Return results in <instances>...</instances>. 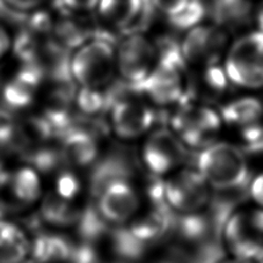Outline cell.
<instances>
[{
	"label": "cell",
	"instance_id": "1",
	"mask_svg": "<svg viewBox=\"0 0 263 263\" xmlns=\"http://www.w3.org/2000/svg\"><path fill=\"white\" fill-rule=\"evenodd\" d=\"M116 71V49L110 37L104 35L77 45L69 60V74L80 88H107Z\"/></svg>",
	"mask_w": 263,
	"mask_h": 263
},
{
	"label": "cell",
	"instance_id": "2",
	"mask_svg": "<svg viewBox=\"0 0 263 263\" xmlns=\"http://www.w3.org/2000/svg\"><path fill=\"white\" fill-rule=\"evenodd\" d=\"M197 171L215 190H235L245 185L249 168L243 151L226 142H215L202 148L197 158Z\"/></svg>",
	"mask_w": 263,
	"mask_h": 263
},
{
	"label": "cell",
	"instance_id": "3",
	"mask_svg": "<svg viewBox=\"0 0 263 263\" xmlns=\"http://www.w3.org/2000/svg\"><path fill=\"white\" fill-rule=\"evenodd\" d=\"M223 237L232 257L263 263V209L255 206L233 212L225 220Z\"/></svg>",
	"mask_w": 263,
	"mask_h": 263
},
{
	"label": "cell",
	"instance_id": "4",
	"mask_svg": "<svg viewBox=\"0 0 263 263\" xmlns=\"http://www.w3.org/2000/svg\"><path fill=\"white\" fill-rule=\"evenodd\" d=\"M212 188L197 170L182 168L167 175L161 197L171 210L183 216L196 215L209 205Z\"/></svg>",
	"mask_w": 263,
	"mask_h": 263
},
{
	"label": "cell",
	"instance_id": "5",
	"mask_svg": "<svg viewBox=\"0 0 263 263\" xmlns=\"http://www.w3.org/2000/svg\"><path fill=\"white\" fill-rule=\"evenodd\" d=\"M225 72L238 87L263 88V31H252L235 41L226 55Z\"/></svg>",
	"mask_w": 263,
	"mask_h": 263
},
{
	"label": "cell",
	"instance_id": "6",
	"mask_svg": "<svg viewBox=\"0 0 263 263\" xmlns=\"http://www.w3.org/2000/svg\"><path fill=\"white\" fill-rule=\"evenodd\" d=\"M173 131L185 146L202 148L216 142L221 124V117L212 108L189 101L179 104L172 120Z\"/></svg>",
	"mask_w": 263,
	"mask_h": 263
},
{
	"label": "cell",
	"instance_id": "7",
	"mask_svg": "<svg viewBox=\"0 0 263 263\" xmlns=\"http://www.w3.org/2000/svg\"><path fill=\"white\" fill-rule=\"evenodd\" d=\"M187 158V146L173 130L161 128L149 134L142 147V160L149 173L167 176L180 170Z\"/></svg>",
	"mask_w": 263,
	"mask_h": 263
},
{
	"label": "cell",
	"instance_id": "8",
	"mask_svg": "<svg viewBox=\"0 0 263 263\" xmlns=\"http://www.w3.org/2000/svg\"><path fill=\"white\" fill-rule=\"evenodd\" d=\"M156 62L154 43L143 34L125 36L116 50V69L122 80L137 87L151 73Z\"/></svg>",
	"mask_w": 263,
	"mask_h": 263
},
{
	"label": "cell",
	"instance_id": "9",
	"mask_svg": "<svg viewBox=\"0 0 263 263\" xmlns=\"http://www.w3.org/2000/svg\"><path fill=\"white\" fill-rule=\"evenodd\" d=\"M228 45V31L216 25L196 26L188 31L181 50L187 65L206 67L218 64Z\"/></svg>",
	"mask_w": 263,
	"mask_h": 263
},
{
	"label": "cell",
	"instance_id": "10",
	"mask_svg": "<svg viewBox=\"0 0 263 263\" xmlns=\"http://www.w3.org/2000/svg\"><path fill=\"white\" fill-rule=\"evenodd\" d=\"M97 209L106 223L123 225L138 214L140 197L128 179L111 181L98 195Z\"/></svg>",
	"mask_w": 263,
	"mask_h": 263
},
{
	"label": "cell",
	"instance_id": "11",
	"mask_svg": "<svg viewBox=\"0 0 263 263\" xmlns=\"http://www.w3.org/2000/svg\"><path fill=\"white\" fill-rule=\"evenodd\" d=\"M41 180L37 171L22 167L4 171L0 176V205L4 210H21L41 197Z\"/></svg>",
	"mask_w": 263,
	"mask_h": 263
},
{
	"label": "cell",
	"instance_id": "12",
	"mask_svg": "<svg viewBox=\"0 0 263 263\" xmlns=\"http://www.w3.org/2000/svg\"><path fill=\"white\" fill-rule=\"evenodd\" d=\"M111 128L117 137L136 139L146 134L156 121V112L148 104L130 95L116 101L110 107Z\"/></svg>",
	"mask_w": 263,
	"mask_h": 263
},
{
	"label": "cell",
	"instance_id": "13",
	"mask_svg": "<svg viewBox=\"0 0 263 263\" xmlns=\"http://www.w3.org/2000/svg\"><path fill=\"white\" fill-rule=\"evenodd\" d=\"M86 120L73 119L64 134L61 136V152L65 164L85 167L95 161L98 156L97 135L85 125Z\"/></svg>",
	"mask_w": 263,
	"mask_h": 263
},
{
	"label": "cell",
	"instance_id": "14",
	"mask_svg": "<svg viewBox=\"0 0 263 263\" xmlns=\"http://www.w3.org/2000/svg\"><path fill=\"white\" fill-rule=\"evenodd\" d=\"M42 74L36 67L25 66L7 81L3 88V100L12 109H24L37 97Z\"/></svg>",
	"mask_w": 263,
	"mask_h": 263
},
{
	"label": "cell",
	"instance_id": "15",
	"mask_svg": "<svg viewBox=\"0 0 263 263\" xmlns=\"http://www.w3.org/2000/svg\"><path fill=\"white\" fill-rule=\"evenodd\" d=\"M73 247L64 235L40 232L30 242L31 263H67Z\"/></svg>",
	"mask_w": 263,
	"mask_h": 263
},
{
	"label": "cell",
	"instance_id": "16",
	"mask_svg": "<svg viewBox=\"0 0 263 263\" xmlns=\"http://www.w3.org/2000/svg\"><path fill=\"white\" fill-rule=\"evenodd\" d=\"M144 0H100L97 15L102 25L123 33L140 11Z\"/></svg>",
	"mask_w": 263,
	"mask_h": 263
},
{
	"label": "cell",
	"instance_id": "17",
	"mask_svg": "<svg viewBox=\"0 0 263 263\" xmlns=\"http://www.w3.org/2000/svg\"><path fill=\"white\" fill-rule=\"evenodd\" d=\"M30 255V241L24 230L0 219V263H25Z\"/></svg>",
	"mask_w": 263,
	"mask_h": 263
},
{
	"label": "cell",
	"instance_id": "18",
	"mask_svg": "<svg viewBox=\"0 0 263 263\" xmlns=\"http://www.w3.org/2000/svg\"><path fill=\"white\" fill-rule=\"evenodd\" d=\"M80 212L72 205L71 201L58 196L56 193H51L48 194L41 203L40 218L56 228H69L77 224Z\"/></svg>",
	"mask_w": 263,
	"mask_h": 263
},
{
	"label": "cell",
	"instance_id": "19",
	"mask_svg": "<svg viewBox=\"0 0 263 263\" xmlns=\"http://www.w3.org/2000/svg\"><path fill=\"white\" fill-rule=\"evenodd\" d=\"M263 115V104L253 97H243L232 100L220 109L221 120L229 124L248 126L255 124Z\"/></svg>",
	"mask_w": 263,
	"mask_h": 263
},
{
	"label": "cell",
	"instance_id": "20",
	"mask_svg": "<svg viewBox=\"0 0 263 263\" xmlns=\"http://www.w3.org/2000/svg\"><path fill=\"white\" fill-rule=\"evenodd\" d=\"M21 154L24 156L25 160L29 162L31 168L37 172H43V173L61 171L62 165L65 164L60 148L56 149L40 145V146L27 149Z\"/></svg>",
	"mask_w": 263,
	"mask_h": 263
},
{
	"label": "cell",
	"instance_id": "21",
	"mask_svg": "<svg viewBox=\"0 0 263 263\" xmlns=\"http://www.w3.org/2000/svg\"><path fill=\"white\" fill-rule=\"evenodd\" d=\"M208 12L199 0H189L180 12L167 17L170 25L176 30H190L204 20Z\"/></svg>",
	"mask_w": 263,
	"mask_h": 263
},
{
	"label": "cell",
	"instance_id": "22",
	"mask_svg": "<svg viewBox=\"0 0 263 263\" xmlns=\"http://www.w3.org/2000/svg\"><path fill=\"white\" fill-rule=\"evenodd\" d=\"M203 73L198 77V92L202 90L208 97H217L223 94L229 87L231 81L228 78L225 69L219 64L203 67Z\"/></svg>",
	"mask_w": 263,
	"mask_h": 263
},
{
	"label": "cell",
	"instance_id": "23",
	"mask_svg": "<svg viewBox=\"0 0 263 263\" xmlns=\"http://www.w3.org/2000/svg\"><path fill=\"white\" fill-rule=\"evenodd\" d=\"M76 103L85 116H93L100 111L110 108V101L108 92L104 89L80 88L76 93Z\"/></svg>",
	"mask_w": 263,
	"mask_h": 263
},
{
	"label": "cell",
	"instance_id": "24",
	"mask_svg": "<svg viewBox=\"0 0 263 263\" xmlns=\"http://www.w3.org/2000/svg\"><path fill=\"white\" fill-rule=\"evenodd\" d=\"M106 224V220L99 214L97 208H87L80 212L76 225L78 229V233L84 239V241L89 242L102 234Z\"/></svg>",
	"mask_w": 263,
	"mask_h": 263
},
{
	"label": "cell",
	"instance_id": "25",
	"mask_svg": "<svg viewBox=\"0 0 263 263\" xmlns=\"http://www.w3.org/2000/svg\"><path fill=\"white\" fill-rule=\"evenodd\" d=\"M80 192V181L69 170H61L56 180V194L58 196L72 201Z\"/></svg>",
	"mask_w": 263,
	"mask_h": 263
},
{
	"label": "cell",
	"instance_id": "26",
	"mask_svg": "<svg viewBox=\"0 0 263 263\" xmlns=\"http://www.w3.org/2000/svg\"><path fill=\"white\" fill-rule=\"evenodd\" d=\"M67 263H98V256L89 242H84L73 247Z\"/></svg>",
	"mask_w": 263,
	"mask_h": 263
},
{
	"label": "cell",
	"instance_id": "27",
	"mask_svg": "<svg viewBox=\"0 0 263 263\" xmlns=\"http://www.w3.org/2000/svg\"><path fill=\"white\" fill-rule=\"evenodd\" d=\"M100 0H61L63 7L74 14H86L97 10Z\"/></svg>",
	"mask_w": 263,
	"mask_h": 263
},
{
	"label": "cell",
	"instance_id": "28",
	"mask_svg": "<svg viewBox=\"0 0 263 263\" xmlns=\"http://www.w3.org/2000/svg\"><path fill=\"white\" fill-rule=\"evenodd\" d=\"M11 10L21 13H33L42 8L49 0H3Z\"/></svg>",
	"mask_w": 263,
	"mask_h": 263
},
{
	"label": "cell",
	"instance_id": "29",
	"mask_svg": "<svg viewBox=\"0 0 263 263\" xmlns=\"http://www.w3.org/2000/svg\"><path fill=\"white\" fill-rule=\"evenodd\" d=\"M13 48H14L13 33L8 26L0 20V62H3L10 55Z\"/></svg>",
	"mask_w": 263,
	"mask_h": 263
},
{
	"label": "cell",
	"instance_id": "30",
	"mask_svg": "<svg viewBox=\"0 0 263 263\" xmlns=\"http://www.w3.org/2000/svg\"><path fill=\"white\" fill-rule=\"evenodd\" d=\"M157 12H161L167 17L180 12L189 0H152Z\"/></svg>",
	"mask_w": 263,
	"mask_h": 263
},
{
	"label": "cell",
	"instance_id": "31",
	"mask_svg": "<svg viewBox=\"0 0 263 263\" xmlns=\"http://www.w3.org/2000/svg\"><path fill=\"white\" fill-rule=\"evenodd\" d=\"M249 194L256 206L263 209V173L258 174L255 179L252 181L249 187Z\"/></svg>",
	"mask_w": 263,
	"mask_h": 263
},
{
	"label": "cell",
	"instance_id": "32",
	"mask_svg": "<svg viewBox=\"0 0 263 263\" xmlns=\"http://www.w3.org/2000/svg\"><path fill=\"white\" fill-rule=\"evenodd\" d=\"M256 22L258 28H260L261 31H263V3L261 4V6L258 7V10L256 12Z\"/></svg>",
	"mask_w": 263,
	"mask_h": 263
},
{
	"label": "cell",
	"instance_id": "33",
	"mask_svg": "<svg viewBox=\"0 0 263 263\" xmlns=\"http://www.w3.org/2000/svg\"><path fill=\"white\" fill-rule=\"evenodd\" d=\"M219 263H252V262H248V261H243V260H239V258H229V260H224Z\"/></svg>",
	"mask_w": 263,
	"mask_h": 263
},
{
	"label": "cell",
	"instance_id": "34",
	"mask_svg": "<svg viewBox=\"0 0 263 263\" xmlns=\"http://www.w3.org/2000/svg\"><path fill=\"white\" fill-rule=\"evenodd\" d=\"M4 212H5V210H4V209H3V206H2V205H0V219H2V218H3V216H4Z\"/></svg>",
	"mask_w": 263,
	"mask_h": 263
},
{
	"label": "cell",
	"instance_id": "35",
	"mask_svg": "<svg viewBox=\"0 0 263 263\" xmlns=\"http://www.w3.org/2000/svg\"><path fill=\"white\" fill-rule=\"evenodd\" d=\"M4 171H5V170H4V167H3V164H2V162H0V176H2V174H3V172Z\"/></svg>",
	"mask_w": 263,
	"mask_h": 263
}]
</instances>
